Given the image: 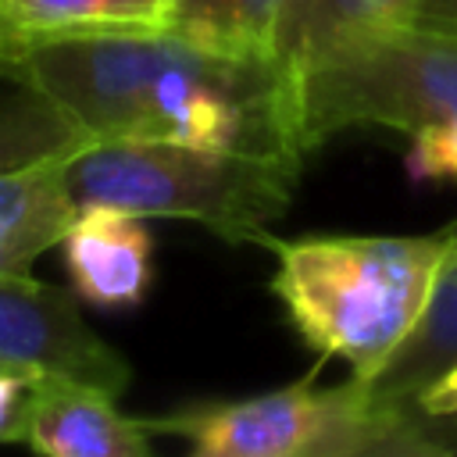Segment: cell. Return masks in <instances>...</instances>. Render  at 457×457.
I'll return each mask as SVG.
<instances>
[{
	"label": "cell",
	"mask_w": 457,
	"mask_h": 457,
	"mask_svg": "<svg viewBox=\"0 0 457 457\" xmlns=\"http://www.w3.org/2000/svg\"><path fill=\"white\" fill-rule=\"evenodd\" d=\"M453 225L428 236H311L268 246L271 293L307 346L368 382L418 325L450 253Z\"/></svg>",
	"instance_id": "cell-1"
},
{
	"label": "cell",
	"mask_w": 457,
	"mask_h": 457,
	"mask_svg": "<svg viewBox=\"0 0 457 457\" xmlns=\"http://www.w3.org/2000/svg\"><path fill=\"white\" fill-rule=\"evenodd\" d=\"M296 157L204 150L161 139H86L61 161L71 204L118 207L139 218H189L232 243H264V225L282 218Z\"/></svg>",
	"instance_id": "cell-2"
},
{
	"label": "cell",
	"mask_w": 457,
	"mask_h": 457,
	"mask_svg": "<svg viewBox=\"0 0 457 457\" xmlns=\"http://www.w3.org/2000/svg\"><path fill=\"white\" fill-rule=\"evenodd\" d=\"M282 75L303 157L357 125L414 136L457 114V32L407 18Z\"/></svg>",
	"instance_id": "cell-3"
},
{
	"label": "cell",
	"mask_w": 457,
	"mask_h": 457,
	"mask_svg": "<svg viewBox=\"0 0 457 457\" xmlns=\"http://www.w3.org/2000/svg\"><path fill=\"white\" fill-rule=\"evenodd\" d=\"M428 414L382 403L364 382L314 389L311 378L228 403H200L150 418L154 436H179L200 457H368L443 453Z\"/></svg>",
	"instance_id": "cell-4"
},
{
	"label": "cell",
	"mask_w": 457,
	"mask_h": 457,
	"mask_svg": "<svg viewBox=\"0 0 457 457\" xmlns=\"http://www.w3.org/2000/svg\"><path fill=\"white\" fill-rule=\"evenodd\" d=\"M0 364L61 375L118 396L132 368L79 314L71 293L32 275H0Z\"/></svg>",
	"instance_id": "cell-5"
},
{
	"label": "cell",
	"mask_w": 457,
	"mask_h": 457,
	"mask_svg": "<svg viewBox=\"0 0 457 457\" xmlns=\"http://www.w3.org/2000/svg\"><path fill=\"white\" fill-rule=\"evenodd\" d=\"M50 457H146L154 450L150 418H129L114 396L61 375H36L25 436Z\"/></svg>",
	"instance_id": "cell-6"
},
{
	"label": "cell",
	"mask_w": 457,
	"mask_h": 457,
	"mask_svg": "<svg viewBox=\"0 0 457 457\" xmlns=\"http://www.w3.org/2000/svg\"><path fill=\"white\" fill-rule=\"evenodd\" d=\"M64 268L79 300L125 311L139 307L154 282V236L139 214L82 207L61 239Z\"/></svg>",
	"instance_id": "cell-7"
},
{
	"label": "cell",
	"mask_w": 457,
	"mask_h": 457,
	"mask_svg": "<svg viewBox=\"0 0 457 457\" xmlns=\"http://www.w3.org/2000/svg\"><path fill=\"white\" fill-rule=\"evenodd\" d=\"M61 161L0 175V275H32V261L71 228L79 207L68 196Z\"/></svg>",
	"instance_id": "cell-8"
},
{
	"label": "cell",
	"mask_w": 457,
	"mask_h": 457,
	"mask_svg": "<svg viewBox=\"0 0 457 457\" xmlns=\"http://www.w3.org/2000/svg\"><path fill=\"white\" fill-rule=\"evenodd\" d=\"M453 225V243L450 253L436 275L432 296L411 328V336L393 350V357L364 382L368 393L382 403L411 407L414 396L439 378L450 364H457V221Z\"/></svg>",
	"instance_id": "cell-9"
},
{
	"label": "cell",
	"mask_w": 457,
	"mask_h": 457,
	"mask_svg": "<svg viewBox=\"0 0 457 457\" xmlns=\"http://www.w3.org/2000/svg\"><path fill=\"white\" fill-rule=\"evenodd\" d=\"M414 4L418 0H286L275 64L282 71H296L357 36L407 21Z\"/></svg>",
	"instance_id": "cell-10"
},
{
	"label": "cell",
	"mask_w": 457,
	"mask_h": 457,
	"mask_svg": "<svg viewBox=\"0 0 457 457\" xmlns=\"http://www.w3.org/2000/svg\"><path fill=\"white\" fill-rule=\"evenodd\" d=\"M286 0H171L161 25L228 57L275 61Z\"/></svg>",
	"instance_id": "cell-11"
},
{
	"label": "cell",
	"mask_w": 457,
	"mask_h": 457,
	"mask_svg": "<svg viewBox=\"0 0 457 457\" xmlns=\"http://www.w3.org/2000/svg\"><path fill=\"white\" fill-rule=\"evenodd\" d=\"M89 136L32 86L0 96V175L68 157Z\"/></svg>",
	"instance_id": "cell-12"
},
{
	"label": "cell",
	"mask_w": 457,
	"mask_h": 457,
	"mask_svg": "<svg viewBox=\"0 0 457 457\" xmlns=\"http://www.w3.org/2000/svg\"><path fill=\"white\" fill-rule=\"evenodd\" d=\"M0 18L21 43L82 29L146 25L129 0H0Z\"/></svg>",
	"instance_id": "cell-13"
},
{
	"label": "cell",
	"mask_w": 457,
	"mask_h": 457,
	"mask_svg": "<svg viewBox=\"0 0 457 457\" xmlns=\"http://www.w3.org/2000/svg\"><path fill=\"white\" fill-rule=\"evenodd\" d=\"M403 164L411 182H457V114L418 129Z\"/></svg>",
	"instance_id": "cell-14"
},
{
	"label": "cell",
	"mask_w": 457,
	"mask_h": 457,
	"mask_svg": "<svg viewBox=\"0 0 457 457\" xmlns=\"http://www.w3.org/2000/svg\"><path fill=\"white\" fill-rule=\"evenodd\" d=\"M36 375L21 368H0V443H14L25 436V418L32 403Z\"/></svg>",
	"instance_id": "cell-15"
},
{
	"label": "cell",
	"mask_w": 457,
	"mask_h": 457,
	"mask_svg": "<svg viewBox=\"0 0 457 457\" xmlns=\"http://www.w3.org/2000/svg\"><path fill=\"white\" fill-rule=\"evenodd\" d=\"M428 418H457V364H450L439 378H432L411 403Z\"/></svg>",
	"instance_id": "cell-16"
},
{
	"label": "cell",
	"mask_w": 457,
	"mask_h": 457,
	"mask_svg": "<svg viewBox=\"0 0 457 457\" xmlns=\"http://www.w3.org/2000/svg\"><path fill=\"white\" fill-rule=\"evenodd\" d=\"M411 21H425L436 29H453L457 32V0H418L414 11L407 14Z\"/></svg>",
	"instance_id": "cell-17"
},
{
	"label": "cell",
	"mask_w": 457,
	"mask_h": 457,
	"mask_svg": "<svg viewBox=\"0 0 457 457\" xmlns=\"http://www.w3.org/2000/svg\"><path fill=\"white\" fill-rule=\"evenodd\" d=\"M21 50H25V43L4 25V18H0V75H14V64H18V57H21Z\"/></svg>",
	"instance_id": "cell-18"
},
{
	"label": "cell",
	"mask_w": 457,
	"mask_h": 457,
	"mask_svg": "<svg viewBox=\"0 0 457 457\" xmlns=\"http://www.w3.org/2000/svg\"><path fill=\"white\" fill-rule=\"evenodd\" d=\"M168 4H171V0H129V7H132L146 25H161Z\"/></svg>",
	"instance_id": "cell-19"
},
{
	"label": "cell",
	"mask_w": 457,
	"mask_h": 457,
	"mask_svg": "<svg viewBox=\"0 0 457 457\" xmlns=\"http://www.w3.org/2000/svg\"><path fill=\"white\" fill-rule=\"evenodd\" d=\"M0 368H7V364H0Z\"/></svg>",
	"instance_id": "cell-20"
}]
</instances>
